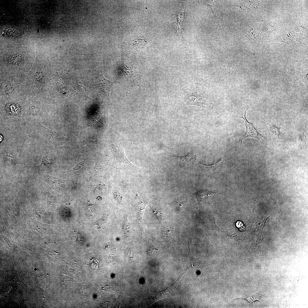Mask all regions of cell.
<instances>
[{"mask_svg":"<svg viewBox=\"0 0 308 308\" xmlns=\"http://www.w3.org/2000/svg\"><path fill=\"white\" fill-rule=\"evenodd\" d=\"M180 93L183 100L187 105L208 106L212 102L210 92L198 83L187 82L183 84Z\"/></svg>","mask_w":308,"mask_h":308,"instance_id":"1","label":"cell"},{"mask_svg":"<svg viewBox=\"0 0 308 308\" xmlns=\"http://www.w3.org/2000/svg\"><path fill=\"white\" fill-rule=\"evenodd\" d=\"M113 152L118 162L124 169L129 171H137L138 168L131 164L127 158L121 147L118 143L112 144Z\"/></svg>","mask_w":308,"mask_h":308,"instance_id":"2","label":"cell"},{"mask_svg":"<svg viewBox=\"0 0 308 308\" xmlns=\"http://www.w3.org/2000/svg\"><path fill=\"white\" fill-rule=\"evenodd\" d=\"M117 82L110 81L100 74L96 79L94 88L96 91L102 96L109 98L111 88L113 84Z\"/></svg>","mask_w":308,"mask_h":308,"instance_id":"3","label":"cell"},{"mask_svg":"<svg viewBox=\"0 0 308 308\" xmlns=\"http://www.w3.org/2000/svg\"><path fill=\"white\" fill-rule=\"evenodd\" d=\"M248 108L246 110L244 117H240L243 118L245 123L246 130L245 133L243 135L241 142L242 143V140L244 139L249 137H253L258 140H263L267 139L266 137L263 136L258 131L257 129L255 127L253 123L248 121L246 117V114Z\"/></svg>","mask_w":308,"mask_h":308,"instance_id":"4","label":"cell"},{"mask_svg":"<svg viewBox=\"0 0 308 308\" xmlns=\"http://www.w3.org/2000/svg\"><path fill=\"white\" fill-rule=\"evenodd\" d=\"M43 180L56 190H63L68 181L51 176L48 175L42 176Z\"/></svg>","mask_w":308,"mask_h":308,"instance_id":"5","label":"cell"},{"mask_svg":"<svg viewBox=\"0 0 308 308\" xmlns=\"http://www.w3.org/2000/svg\"><path fill=\"white\" fill-rule=\"evenodd\" d=\"M265 126L268 130L269 136L270 138L280 140L283 137L285 133H282L280 130L281 127H277L275 123H271L268 125L266 124Z\"/></svg>","mask_w":308,"mask_h":308,"instance_id":"6","label":"cell"},{"mask_svg":"<svg viewBox=\"0 0 308 308\" xmlns=\"http://www.w3.org/2000/svg\"><path fill=\"white\" fill-rule=\"evenodd\" d=\"M1 161L3 166L5 167H14L17 163L15 155L11 153L7 152L3 153Z\"/></svg>","mask_w":308,"mask_h":308,"instance_id":"7","label":"cell"},{"mask_svg":"<svg viewBox=\"0 0 308 308\" xmlns=\"http://www.w3.org/2000/svg\"><path fill=\"white\" fill-rule=\"evenodd\" d=\"M171 153L174 157L181 160L188 164L194 165V164L195 161L196 159V155L193 152H190L186 155L183 156H180L172 153Z\"/></svg>","mask_w":308,"mask_h":308,"instance_id":"8","label":"cell"},{"mask_svg":"<svg viewBox=\"0 0 308 308\" xmlns=\"http://www.w3.org/2000/svg\"><path fill=\"white\" fill-rule=\"evenodd\" d=\"M177 282H175L173 284L165 290L159 292L157 295L158 299L169 297L170 296L175 289Z\"/></svg>","mask_w":308,"mask_h":308,"instance_id":"9","label":"cell"},{"mask_svg":"<svg viewBox=\"0 0 308 308\" xmlns=\"http://www.w3.org/2000/svg\"><path fill=\"white\" fill-rule=\"evenodd\" d=\"M54 161L52 159L48 156H45L42 158L41 164L37 166H30L34 168L39 169H44L50 167L53 163Z\"/></svg>","mask_w":308,"mask_h":308,"instance_id":"10","label":"cell"},{"mask_svg":"<svg viewBox=\"0 0 308 308\" xmlns=\"http://www.w3.org/2000/svg\"><path fill=\"white\" fill-rule=\"evenodd\" d=\"M188 201L187 196L182 195L178 197L169 205L171 208H178L181 206L184 203L188 202Z\"/></svg>","mask_w":308,"mask_h":308,"instance_id":"11","label":"cell"},{"mask_svg":"<svg viewBox=\"0 0 308 308\" xmlns=\"http://www.w3.org/2000/svg\"><path fill=\"white\" fill-rule=\"evenodd\" d=\"M163 230V236L164 238L171 239L173 231V226L171 223H167Z\"/></svg>","mask_w":308,"mask_h":308,"instance_id":"12","label":"cell"},{"mask_svg":"<svg viewBox=\"0 0 308 308\" xmlns=\"http://www.w3.org/2000/svg\"><path fill=\"white\" fill-rule=\"evenodd\" d=\"M5 35L11 38H17L21 35L19 30L15 28H9L4 31Z\"/></svg>","mask_w":308,"mask_h":308,"instance_id":"13","label":"cell"},{"mask_svg":"<svg viewBox=\"0 0 308 308\" xmlns=\"http://www.w3.org/2000/svg\"><path fill=\"white\" fill-rule=\"evenodd\" d=\"M86 163L85 161H83L78 163L72 169L65 172V173H71L74 174L81 173H83L86 168Z\"/></svg>","mask_w":308,"mask_h":308,"instance_id":"14","label":"cell"},{"mask_svg":"<svg viewBox=\"0 0 308 308\" xmlns=\"http://www.w3.org/2000/svg\"><path fill=\"white\" fill-rule=\"evenodd\" d=\"M40 105L37 102L33 103L29 108V113L32 115H35L38 114L40 109Z\"/></svg>","mask_w":308,"mask_h":308,"instance_id":"15","label":"cell"},{"mask_svg":"<svg viewBox=\"0 0 308 308\" xmlns=\"http://www.w3.org/2000/svg\"><path fill=\"white\" fill-rule=\"evenodd\" d=\"M298 137L299 143L302 145H306L307 138L305 135L304 132H303L302 131L300 130L298 133Z\"/></svg>","mask_w":308,"mask_h":308,"instance_id":"16","label":"cell"},{"mask_svg":"<svg viewBox=\"0 0 308 308\" xmlns=\"http://www.w3.org/2000/svg\"><path fill=\"white\" fill-rule=\"evenodd\" d=\"M153 212L159 221H163L165 219L164 214L160 210L155 209Z\"/></svg>","mask_w":308,"mask_h":308,"instance_id":"17","label":"cell"},{"mask_svg":"<svg viewBox=\"0 0 308 308\" xmlns=\"http://www.w3.org/2000/svg\"><path fill=\"white\" fill-rule=\"evenodd\" d=\"M35 80L40 82L39 81H43L44 80V76L42 74H41L40 72H37L35 74Z\"/></svg>","mask_w":308,"mask_h":308,"instance_id":"18","label":"cell"},{"mask_svg":"<svg viewBox=\"0 0 308 308\" xmlns=\"http://www.w3.org/2000/svg\"><path fill=\"white\" fill-rule=\"evenodd\" d=\"M158 250L156 248L151 247L148 250V253L152 256H155L157 255L158 252Z\"/></svg>","mask_w":308,"mask_h":308,"instance_id":"19","label":"cell"},{"mask_svg":"<svg viewBox=\"0 0 308 308\" xmlns=\"http://www.w3.org/2000/svg\"><path fill=\"white\" fill-rule=\"evenodd\" d=\"M94 204L92 203L90 201H88L86 206V209L88 212H91L93 210Z\"/></svg>","mask_w":308,"mask_h":308,"instance_id":"20","label":"cell"},{"mask_svg":"<svg viewBox=\"0 0 308 308\" xmlns=\"http://www.w3.org/2000/svg\"><path fill=\"white\" fill-rule=\"evenodd\" d=\"M98 262L96 261L95 259H93L92 260H91V265L93 269H96L98 267Z\"/></svg>","mask_w":308,"mask_h":308,"instance_id":"21","label":"cell"},{"mask_svg":"<svg viewBox=\"0 0 308 308\" xmlns=\"http://www.w3.org/2000/svg\"><path fill=\"white\" fill-rule=\"evenodd\" d=\"M221 159H219V160L218 161V162H217L216 163H215L214 164H213L212 165H204V164H201V165H202V166H203V167H206V168H210V167H213V166H214L215 165H217L220 162V161H221Z\"/></svg>","mask_w":308,"mask_h":308,"instance_id":"22","label":"cell"},{"mask_svg":"<svg viewBox=\"0 0 308 308\" xmlns=\"http://www.w3.org/2000/svg\"><path fill=\"white\" fill-rule=\"evenodd\" d=\"M125 254L127 257L130 259H132V254L131 252L129 249H127L125 251Z\"/></svg>","mask_w":308,"mask_h":308,"instance_id":"23","label":"cell"}]
</instances>
